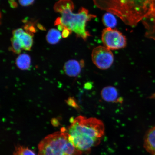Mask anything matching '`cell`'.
Instances as JSON below:
<instances>
[{"mask_svg": "<svg viewBox=\"0 0 155 155\" xmlns=\"http://www.w3.org/2000/svg\"><path fill=\"white\" fill-rule=\"evenodd\" d=\"M101 38L104 46L110 50L121 49L127 45L125 36L116 29L106 28L103 30Z\"/></svg>", "mask_w": 155, "mask_h": 155, "instance_id": "5b68a950", "label": "cell"}, {"mask_svg": "<svg viewBox=\"0 0 155 155\" xmlns=\"http://www.w3.org/2000/svg\"><path fill=\"white\" fill-rule=\"evenodd\" d=\"M71 121L66 130L70 140L78 150L82 153L88 152L100 144L105 130L101 120L79 116Z\"/></svg>", "mask_w": 155, "mask_h": 155, "instance_id": "6da1fadb", "label": "cell"}, {"mask_svg": "<svg viewBox=\"0 0 155 155\" xmlns=\"http://www.w3.org/2000/svg\"><path fill=\"white\" fill-rule=\"evenodd\" d=\"M11 42L12 47L9 48V50L15 54H20L23 49L20 41L18 38L13 36L11 38Z\"/></svg>", "mask_w": 155, "mask_h": 155, "instance_id": "9a60e30c", "label": "cell"}, {"mask_svg": "<svg viewBox=\"0 0 155 155\" xmlns=\"http://www.w3.org/2000/svg\"><path fill=\"white\" fill-rule=\"evenodd\" d=\"M83 64V61L79 62L76 60H69L64 65V71L66 74L70 77H77L80 73Z\"/></svg>", "mask_w": 155, "mask_h": 155, "instance_id": "9c48e42d", "label": "cell"}, {"mask_svg": "<svg viewBox=\"0 0 155 155\" xmlns=\"http://www.w3.org/2000/svg\"><path fill=\"white\" fill-rule=\"evenodd\" d=\"M38 155H81L69 139L65 128L47 136L38 145Z\"/></svg>", "mask_w": 155, "mask_h": 155, "instance_id": "277c9868", "label": "cell"}, {"mask_svg": "<svg viewBox=\"0 0 155 155\" xmlns=\"http://www.w3.org/2000/svg\"><path fill=\"white\" fill-rule=\"evenodd\" d=\"M13 36L18 38L22 44L23 49L30 51L33 45L32 35L25 32L22 28L16 29L13 31Z\"/></svg>", "mask_w": 155, "mask_h": 155, "instance_id": "ba28073f", "label": "cell"}, {"mask_svg": "<svg viewBox=\"0 0 155 155\" xmlns=\"http://www.w3.org/2000/svg\"><path fill=\"white\" fill-rule=\"evenodd\" d=\"M102 97L105 101L110 102H121L117 90L112 86H107L102 89L101 93Z\"/></svg>", "mask_w": 155, "mask_h": 155, "instance_id": "8fae6325", "label": "cell"}, {"mask_svg": "<svg viewBox=\"0 0 155 155\" xmlns=\"http://www.w3.org/2000/svg\"><path fill=\"white\" fill-rule=\"evenodd\" d=\"M144 147L151 155H155V127L148 131L144 137Z\"/></svg>", "mask_w": 155, "mask_h": 155, "instance_id": "30bf717a", "label": "cell"}, {"mask_svg": "<svg viewBox=\"0 0 155 155\" xmlns=\"http://www.w3.org/2000/svg\"><path fill=\"white\" fill-rule=\"evenodd\" d=\"M19 2L22 6H28L34 3L35 0H18Z\"/></svg>", "mask_w": 155, "mask_h": 155, "instance_id": "e0dca14e", "label": "cell"}, {"mask_svg": "<svg viewBox=\"0 0 155 155\" xmlns=\"http://www.w3.org/2000/svg\"><path fill=\"white\" fill-rule=\"evenodd\" d=\"M97 7L117 15L126 25L134 27L152 10L153 0H93Z\"/></svg>", "mask_w": 155, "mask_h": 155, "instance_id": "7a4b0ae2", "label": "cell"}, {"mask_svg": "<svg viewBox=\"0 0 155 155\" xmlns=\"http://www.w3.org/2000/svg\"><path fill=\"white\" fill-rule=\"evenodd\" d=\"M15 63L19 69L23 70L28 69L30 67V57L26 54H21L17 58Z\"/></svg>", "mask_w": 155, "mask_h": 155, "instance_id": "7c38bea8", "label": "cell"}, {"mask_svg": "<svg viewBox=\"0 0 155 155\" xmlns=\"http://www.w3.org/2000/svg\"><path fill=\"white\" fill-rule=\"evenodd\" d=\"M10 5L12 8H15L17 7V4L15 0H9Z\"/></svg>", "mask_w": 155, "mask_h": 155, "instance_id": "d6986e66", "label": "cell"}, {"mask_svg": "<svg viewBox=\"0 0 155 155\" xmlns=\"http://www.w3.org/2000/svg\"><path fill=\"white\" fill-rule=\"evenodd\" d=\"M142 21L145 29V36L155 41V0H153L151 12Z\"/></svg>", "mask_w": 155, "mask_h": 155, "instance_id": "52a82bcc", "label": "cell"}, {"mask_svg": "<svg viewBox=\"0 0 155 155\" xmlns=\"http://www.w3.org/2000/svg\"><path fill=\"white\" fill-rule=\"evenodd\" d=\"M62 37L61 33L56 29H51L48 31L46 36L48 43L55 44L58 43Z\"/></svg>", "mask_w": 155, "mask_h": 155, "instance_id": "4fadbf2b", "label": "cell"}, {"mask_svg": "<svg viewBox=\"0 0 155 155\" xmlns=\"http://www.w3.org/2000/svg\"><path fill=\"white\" fill-rule=\"evenodd\" d=\"M54 9L56 12L61 14V24L64 28L74 32L78 37L84 41L91 36L86 30V25L96 15L91 14L88 9L82 7L78 13H73L74 5L71 0H59L55 4Z\"/></svg>", "mask_w": 155, "mask_h": 155, "instance_id": "3957f363", "label": "cell"}, {"mask_svg": "<svg viewBox=\"0 0 155 155\" xmlns=\"http://www.w3.org/2000/svg\"><path fill=\"white\" fill-rule=\"evenodd\" d=\"M71 31L67 28H65L63 31L62 33V37L63 38H67L71 33Z\"/></svg>", "mask_w": 155, "mask_h": 155, "instance_id": "ac0fdd59", "label": "cell"}, {"mask_svg": "<svg viewBox=\"0 0 155 155\" xmlns=\"http://www.w3.org/2000/svg\"><path fill=\"white\" fill-rule=\"evenodd\" d=\"M102 21L104 26L108 28H115L117 24L116 17L113 14L110 12L104 14L103 17Z\"/></svg>", "mask_w": 155, "mask_h": 155, "instance_id": "5bb4252c", "label": "cell"}, {"mask_svg": "<svg viewBox=\"0 0 155 155\" xmlns=\"http://www.w3.org/2000/svg\"><path fill=\"white\" fill-rule=\"evenodd\" d=\"M92 59L93 63L99 69L106 70L111 66L114 57L111 50L105 46H99L92 50Z\"/></svg>", "mask_w": 155, "mask_h": 155, "instance_id": "8992f818", "label": "cell"}, {"mask_svg": "<svg viewBox=\"0 0 155 155\" xmlns=\"http://www.w3.org/2000/svg\"><path fill=\"white\" fill-rule=\"evenodd\" d=\"M13 155H36L34 152L27 147L18 146L15 148Z\"/></svg>", "mask_w": 155, "mask_h": 155, "instance_id": "2e32d148", "label": "cell"}]
</instances>
